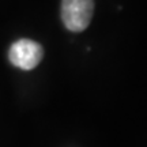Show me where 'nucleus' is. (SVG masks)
<instances>
[{
	"label": "nucleus",
	"mask_w": 147,
	"mask_h": 147,
	"mask_svg": "<svg viewBox=\"0 0 147 147\" xmlns=\"http://www.w3.org/2000/svg\"><path fill=\"white\" fill-rule=\"evenodd\" d=\"M94 14V0H63L61 19L69 32H83Z\"/></svg>",
	"instance_id": "nucleus-1"
},
{
	"label": "nucleus",
	"mask_w": 147,
	"mask_h": 147,
	"mask_svg": "<svg viewBox=\"0 0 147 147\" xmlns=\"http://www.w3.org/2000/svg\"><path fill=\"white\" fill-rule=\"evenodd\" d=\"M44 56V49L38 42L27 38L15 41L10 47L8 59L12 65L21 69H33L40 64Z\"/></svg>",
	"instance_id": "nucleus-2"
}]
</instances>
